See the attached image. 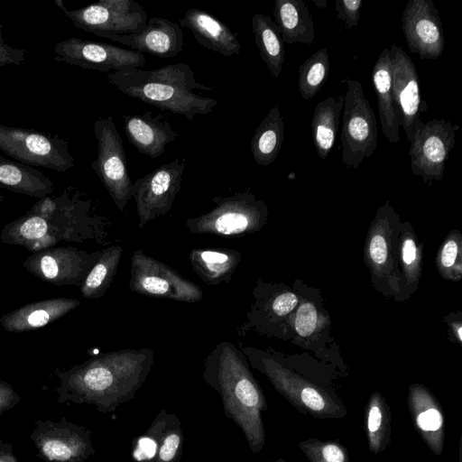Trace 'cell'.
<instances>
[{
	"mask_svg": "<svg viewBox=\"0 0 462 462\" xmlns=\"http://www.w3.org/2000/svg\"><path fill=\"white\" fill-rule=\"evenodd\" d=\"M106 38L126 45L137 52H146L159 59L177 56L184 44V35L180 24L156 16L150 17L139 32L110 34Z\"/></svg>",
	"mask_w": 462,
	"mask_h": 462,
	"instance_id": "obj_20",
	"label": "cell"
},
{
	"mask_svg": "<svg viewBox=\"0 0 462 462\" xmlns=\"http://www.w3.org/2000/svg\"><path fill=\"white\" fill-rule=\"evenodd\" d=\"M91 437L92 430L66 417L37 420L30 435L37 457L45 462H85L96 453Z\"/></svg>",
	"mask_w": 462,
	"mask_h": 462,
	"instance_id": "obj_13",
	"label": "cell"
},
{
	"mask_svg": "<svg viewBox=\"0 0 462 462\" xmlns=\"http://www.w3.org/2000/svg\"><path fill=\"white\" fill-rule=\"evenodd\" d=\"M80 304L77 299L63 297L35 301L3 315L0 325L12 333L35 330L56 321Z\"/></svg>",
	"mask_w": 462,
	"mask_h": 462,
	"instance_id": "obj_23",
	"label": "cell"
},
{
	"mask_svg": "<svg viewBox=\"0 0 462 462\" xmlns=\"http://www.w3.org/2000/svg\"><path fill=\"white\" fill-rule=\"evenodd\" d=\"M298 448L310 462H351L347 448L337 440L310 438L301 440Z\"/></svg>",
	"mask_w": 462,
	"mask_h": 462,
	"instance_id": "obj_35",
	"label": "cell"
},
{
	"mask_svg": "<svg viewBox=\"0 0 462 462\" xmlns=\"http://www.w3.org/2000/svg\"><path fill=\"white\" fill-rule=\"evenodd\" d=\"M458 254V247L456 241L449 240L448 241L442 249L441 252V263L444 267L448 268L452 266L457 259Z\"/></svg>",
	"mask_w": 462,
	"mask_h": 462,
	"instance_id": "obj_42",
	"label": "cell"
},
{
	"mask_svg": "<svg viewBox=\"0 0 462 462\" xmlns=\"http://www.w3.org/2000/svg\"><path fill=\"white\" fill-rule=\"evenodd\" d=\"M313 2H314V4H315L317 6L321 7V8L325 7V6H326V5H327V1H321V0H319V1H316V0H313Z\"/></svg>",
	"mask_w": 462,
	"mask_h": 462,
	"instance_id": "obj_45",
	"label": "cell"
},
{
	"mask_svg": "<svg viewBox=\"0 0 462 462\" xmlns=\"http://www.w3.org/2000/svg\"><path fill=\"white\" fill-rule=\"evenodd\" d=\"M0 188L42 199L54 190V184L41 171L0 155Z\"/></svg>",
	"mask_w": 462,
	"mask_h": 462,
	"instance_id": "obj_28",
	"label": "cell"
},
{
	"mask_svg": "<svg viewBox=\"0 0 462 462\" xmlns=\"http://www.w3.org/2000/svg\"><path fill=\"white\" fill-rule=\"evenodd\" d=\"M372 79L377 97L379 119L384 137L392 143L400 141V118L394 104L392 89L391 57L384 48L375 61Z\"/></svg>",
	"mask_w": 462,
	"mask_h": 462,
	"instance_id": "obj_25",
	"label": "cell"
},
{
	"mask_svg": "<svg viewBox=\"0 0 462 462\" xmlns=\"http://www.w3.org/2000/svg\"><path fill=\"white\" fill-rule=\"evenodd\" d=\"M298 298L292 292L287 291L274 297L269 306L273 314L278 317L290 313L297 305Z\"/></svg>",
	"mask_w": 462,
	"mask_h": 462,
	"instance_id": "obj_39",
	"label": "cell"
},
{
	"mask_svg": "<svg viewBox=\"0 0 462 462\" xmlns=\"http://www.w3.org/2000/svg\"><path fill=\"white\" fill-rule=\"evenodd\" d=\"M268 462H286V461L284 459H282V458H279L277 460L268 461Z\"/></svg>",
	"mask_w": 462,
	"mask_h": 462,
	"instance_id": "obj_47",
	"label": "cell"
},
{
	"mask_svg": "<svg viewBox=\"0 0 462 462\" xmlns=\"http://www.w3.org/2000/svg\"><path fill=\"white\" fill-rule=\"evenodd\" d=\"M345 96L328 97L318 103L310 128L313 143L320 159L325 160L334 146L343 111Z\"/></svg>",
	"mask_w": 462,
	"mask_h": 462,
	"instance_id": "obj_29",
	"label": "cell"
},
{
	"mask_svg": "<svg viewBox=\"0 0 462 462\" xmlns=\"http://www.w3.org/2000/svg\"><path fill=\"white\" fill-rule=\"evenodd\" d=\"M369 253L372 260L376 263H383L386 261L388 249L383 236L380 235L373 236L369 245Z\"/></svg>",
	"mask_w": 462,
	"mask_h": 462,
	"instance_id": "obj_41",
	"label": "cell"
},
{
	"mask_svg": "<svg viewBox=\"0 0 462 462\" xmlns=\"http://www.w3.org/2000/svg\"><path fill=\"white\" fill-rule=\"evenodd\" d=\"M106 76L123 94L190 121L196 115L211 113L218 104L217 99L193 91H212L213 88L198 82L191 68L182 62L151 70L134 69L128 72H109Z\"/></svg>",
	"mask_w": 462,
	"mask_h": 462,
	"instance_id": "obj_4",
	"label": "cell"
},
{
	"mask_svg": "<svg viewBox=\"0 0 462 462\" xmlns=\"http://www.w3.org/2000/svg\"><path fill=\"white\" fill-rule=\"evenodd\" d=\"M124 130L128 141L136 150L152 159L165 152L168 143L178 137L162 115L146 111L141 115H123Z\"/></svg>",
	"mask_w": 462,
	"mask_h": 462,
	"instance_id": "obj_22",
	"label": "cell"
},
{
	"mask_svg": "<svg viewBox=\"0 0 462 462\" xmlns=\"http://www.w3.org/2000/svg\"><path fill=\"white\" fill-rule=\"evenodd\" d=\"M54 3L76 28L103 38L139 32L148 20L146 11L134 0H99L73 10L66 8L62 0Z\"/></svg>",
	"mask_w": 462,
	"mask_h": 462,
	"instance_id": "obj_9",
	"label": "cell"
},
{
	"mask_svg": "<svg viewBox=\"0 0 462 462\" xmlns=\"http://www.w3.org/2000/svg\"><path fill=\"white\" fill-rule=\"evenodd\" d=\"M56 60L101 72H128L143 68L145 57L143 53L121 48L110 43L81 40L71 37L54 46Z\"/></svg>",
	"mask_w": 462,
	"mask_h": 462,
	"instance_id": "obj_14",
	"label": "cell"
},
{
	"mask_svg": "<svg viewBox=\"0 0 462 462\" xmlns=\"http://www.w3.org/2000/svg\"><path fill=\"white\" fill-rule=\"evenodd\" d=\"M0 150L18 162L64 172L74 165L69 143L59 135L0 124Z\"/></svg>",
	"mask_w": 462,
	"mask_h": 462,
	"instance_id": "obj_8",
	"label": "cell"
},
{
	"mask_svg": "<svg viewBox=\"0 0 462 462\" xmlns=\"http://www.w3.org/2000/svg\"><path fill=\"white\" fill-rule=\"evenodd\" d=\"M458 129L459 125L444 119L426 123L419 120L409 141L408 155L412 173L421 176L424 182L441 180Z\"/></svg>",
	"mask_w": 462,
	"mask_h": 462,
	"instance_id": "obj_12",
	"label": "cell"
},
{
	"mask_svg": "<svg viewBox=\"0 0 462 462\" xmlns=\"http://www.w3.org/2000/svg\"><path fill=\"white\" fill-rule=\"evenodd\" d=\"M392 414L390 407L380 392H374L365 407V429L368 449L377 455L391 443Z\"/></svg>",
	"mask_w": 462,
	"mask_h": 462,
	"instance_id": "obj_32",
	"label": "cell"
},
{
	"mask_svg": "<svg viewBox=\"0 0 462 462\" xmlns=\"http://www.w3.org/2000/svg\"><path fill=\"white\" fill-rule=\"evenodd\" d=\"M362 0H337L335 3L337 16L342 20L347 29L358 25Z\"/></svg>",
	"mask_w": 462,
	"mask_h": 462,
	"instance_id": "obj_37",
	"label": "cell"
},
{
	"mask_svg": "<svg viewBox=\"0 0 462 462\" xmlns=\"http://www.w3.org/2000/svg\"><path fill=\"white\" fill-rule=\"evenodd\" d=\"M185 160L174 159L163 163L133 183V196L138 216V226L165 216L180 189Z\"/></svg>",
	"mask_w": 462,
	"mask_h": 462,
	"instance_id": "obj_15",
	"label": "cell"
},
{
	"mask_svg": "<svg viewBox=\"0 0 462 462\" xmlns=\"http://www.w3.org/2000/svg\"><path fill=\"white\" fill-rule=\"evenodd\" d=\"M347 88L342 114L340 143L345 167L356 169L377 147V122L357 79H344Z\"/></svg>",
	"mask_w": 462,
	"mask_h": 462,
	"instance_id": "obj_6",
	"label": "cell"
},
{
	"mask_svg": "<svg viewBox=\"0 0 462 462\" xmlns=\"http://www.w3.org/2000/svg\"><path fill=\"white\" fill-rule=\"evenodd\" d=\"M184 433L179 417L161 410L143 435L133 439L132 456L137 462H180Z\"/></svg>",
	"mask_w": 462,
	"mask_h": 462,
	"instance_id": "obj_18",
	"label": "cell"
},
{
	"mask_svg": "<svg viewBox=\"0 0 462 462\" xmlns=\"http://www.w3.org/2000/svg\"><path fill=\"white\" fill-rule=\"evenodd\" d=\"M241 259V253L230 248H197L189 254L196 274L210 286L228 282Z\"/></svg>",
	"mask_w": 462,
	"mask_h": 462,
	"instance_id": "obj_26",
	"label": "cell"
},
{
	"mask_svg": "<svg viewBox=\"0 0 462 462\" xmlns=\"http://www.w3.org/2000/svg\"><path fill=\"white\" fill-rule=\"evenodd\" d=\"M389 51L394 104L400 125L409 142L414 125L420 120L421 98L419 76L415 64L402 47L393 43Z\"/></svg>",
	"mask_w": 462,
	"mask_h": 462,
	"instance_id": "obj_19",
	"label": "cell"
},
{
	"mask_svg": "<svg viewBox=\"0 0 462 462\" xmlns=\"http://www.w3.org/2000/svg\"><path fill=\"white\" fill-rule=\"evenodd\" d=\"M4 201V196L0 193V204Z\"/></svg>",
	"mask_w": 462,
	"mask_h": 462,
	"instance_id": "obj_48",
	"label": "cell"
},
{
	"mask_svg": "<svg viewBox=\"0 0 462 462\" xmlns=\"http://www.w3.org/2000/svg\"><path fill=\"white\" fill-rule=\"evenodd\" d=\"M240 350L300 413L321 420L343 419L347 414L346 407L335 393L292 375L259 350L249 346H242Z\"/></svg>",
	"mask_w": 462,
	"mask_h": 462,
	"instance_id": "obj_5",
	"label": "cell"
},
{
	"mask_svg": "<svg viewBox=\"0 0 462 462\" xmlns=\"http://www.w3.org/2000/svg\"><path fill=\"white\" fill-rule=\"evenodd\" d=\"M0 462H23L13 452V446L0 439Z\"/></svg>",
	"mask_w": 462,
	"mask_h": 462,
	"instance_id": "obj_44",
	"label": "cell"
},
{
	"mask_svg": "<svg viewBox=\"0 0 462 462\" xmlns=\"http://www.w3.org/2000/svg\"><path fill=\"white\" fill-rule=\"evenodd\" d=\"M130 273L129 288L135 293L189 303L203 298L199 285L141 249L131 257Z\"/></svg>",
	"mask_w": 462,
	"mask_h": 462,
	"instance_id": "obj_11",
	"label": "cell"
},
{
	"mask_svg": "<svg viewBox=\"0 0 462 462\" xmlns=\"http://www.w3.org/2000/svg\"><path fill=\"white\" fill-rule=\"evenodd\" d=\"M317 326V310L310 302L303 303L297 311L295 318V329L300 336L311 335Z\"/></svg>",
	"mask_w": 462,
	"mask_h": 462,
	"instance_id": "obj_36",
	"label": "cell"
},
{
	"mask_svg": "<svg viewBox=\"0 0 462 462\" xmlns=\"http://www.w3.org/2000/svg\"><path fill=\"white\" fill-rule=\"evenodd\" d=\"M407 404L419 436L434 455H442L445 420L439 401L424 385L414 383L409 387Z\"/></svg>",
	"mask_w": 462,
	"mask_h": 462,
	"instance_id": "obj_21",
	"label": "cell"
},
{
	"mask_svg": "<svg viewBox=\"0 0 462 462\" xmlns=\"http://www.w3.org/2000/svg\"><path fill=\"white\" fill-rule=\"evenodd\" d=\"M273 15L283 43L311 44L315 39L312 18L302 0H275Z\"/></svg>",
	"mask_w": 462,
	"mask_h": 462,
	"instance_id": "obj_27",
	"label": "cell"
},
{
	"mask_svg": "<svg viewBox=\"0 0 462 462\" xmlns=\"http://www.w3.org/2000/svg\"><path fill=\"white\" fill-rule=\"evenodd\" d=\"M180 26L189 29L196 41L208 50L226 57L240 52L241 43L237 33L206 11L189 9L180 20Z\"/></svg>",
	"mask_w": 462,
	"mask_h": 462,
	"instance_id": "obj_24",
	"label": "cell"
},
{
	"mask_svg": "<svg viewBox=\"0 0 462 462\" xmlns=\"http://www.w3.org/2000/svg\"><path fill=\"white\" fill-rule=\"evenodd\" d=\"M101 251L88 253L74 246L44 249L26 258L23 267L42 282L80 287Z\"/></svg>",
	"mask_w": 462,
	"mask_h": 462,
	"instance_id": "obj_16",
	"label": "cell"
},
{
	"mask_svg": "<svg viewBox=\"0 0 462 462\" xmlns=\"http://www.w3.org/2000/svg\"><path fill=\"white\" fill-rule=\"evenodd\" d=\"M330 69L327 48L314 52L299 67L298 85L304 100L312 98L326 82Z\"/></svg>",
	"mask_w": 462,
	"mask_h": 462,
	"instance_id": "obj_34",
	"label": "cell"
},
{
	"mask_svg": "<svg viewBox=\"0 0 462 462\" xmlns=\"http://www.w3.org/2000/svg\"><path fill=\"white\" fill-rule=\"evenodd\" d=\"M402 32L408 48L420 60H437L445 40L442 22L431 0H410L402 13Z\"/></svg>",
	"mask_w": 462,
	"mask_h": 462,
	"instance_id": "obj_17",
	"label": "cell"
},
{
	"mask_svg": "<svg viewBox=\"0 0 462 462\" xmlns=\"http://www.w3.org/2000/svg\"><path fill=\"white\" fill-rule=\"evenodd\" d=\"M461 329H462V328H461L460 327H459V328H458V329H457V337H458L459 340H461V339H462V337H461V336H462V334H461Z\"/></svg>",
	"mask_w": 462,
	"mask_h": 462,
	"instance_id": "obj_46",
	"label": "cell"
},
{
	"mask_svg": "<svg viewBox=\"0 0 462 462\" xmlns=\"http://www.w3.org/2000/svg\"><path fill=\"white\" fill-rule=\"evenodd\" d=\"M284 140V122L279 105H274L266 114L251 140V152L254 162L260 166L273 162Z\"/></svg>",
	"mask_w": 462,
	"mask_h": 462,
	"instance_id": "obj_30",
	"label": "cell"
},
{
	"mask_svg": "<svg viewBox=\"0 0 462 462\" xmlns=\"http://www.w3.org/2000/svg\"><path fill=\"white\" fill-rule=\"evenodd\" d=\"M202 377L219 394L225 415L241 429L251 451L259 453L265 443L262 413L268 404L246 356L231 342H219L204 359Z\"/></svg>",
	"mask_w": 462,
	"mask_h": 462,
	"instance_id": "obj_3",
	"label": "cell"
},
{
	"mask_svg": "<svg viewBox=\"0 0 462 462\" xmlns=\"http://www.w3.org/2000/svg\"><path fill=\"white\" fill-rule=\"evenodd\" d=\"M21 401V396L14 391L13 386L0 380V416L10 411Z\"/></svg>",
	"mask_w": 462,
	"mask_h": 462,
	"instance_id": "obj_40",
	"label": "cell"
},
{
	"mask_svg": "<svg viewBox=\"0 0 462 462\" xmlns=\"http://www.w3.org/2000/svg\"><path fill=\"white\" fill-rule=\"evenodd\" d=\"M212 201L216 206L210 211L186 219L189 233L239 237L255 231L265 214L263 203L248 191L216 196Z\"/></svg>",
	"mask_w": 462,
	"mask_h": 462,
	"instance_id": "obj_7",
	"label": "cell"
},
{
	"mask_svg": "<svg viewBox=\"0 0 462 462\" xmlns=\"http://www.w3.org/2000/svg\"><path fill=\"white\" fill-rule=\"evenodd\" d=\"M97 142V156L91 163L112 200L121 211L133 196V182L129 176L123 141L112 116L94 123Z\"/></svg>",
	"mask_w": 462,
	"mask_h": 462,
	"instance_id": "obj_10",
	"label": "cell"
},
{
	"mask_svg": "<svg viewBox=\"0 0 462 462\" xmlns=\"http://www.w3.org/2000/svg\"><path fill=\"white\" fill-rule=\"evenodd\" d=\"M109 224L92 210L90 199L66 189L58 197L40 199L23 216L5 225L0 240L32 253L54 247L61 241L91 240L106 245Z\"/></svg>",
	"mask_w": 462,
	"mask_h": 462,
	"instance_id": "obj_2",
	"label": "cell"
},
{
	"mask_svg": "<svg viewBox=\"0 0 462 462\" xmlns=\"http://www.w3.org/2000/svg\"><path fill=\"white\" fill-rule=\"evenodd\" d=\"M417 248L412 239H406L402 246V259L407 264H411L416 258Z\"/></svg>",
	"mask_w": 462,
	"mask_h": 462,
	"instance_id": "obj_43",
	"label": "cell"
},
{
	"mask_svg": "<svg viewBox=\"0 0 462 462\" xmlns=\"http://www.w3.org/2000/svg\"><path fill=\"white\" fill-rule=\"evenodd\" d=\"M252 29L261 59L271 75L278 78L282 70L285 50L277 24L271 16L255 14L252 18Z\"/></svg>",
	"mask_w": 462,
	"mask_h": 462,
	"instance_id": "obj_31",
	"label": "cell"
},
{
	"mask_svg": "<svg viewBox=\"0 0 462 462\" xmlns=\"http://www.w3.org/2000/svg\"><path fill=\"white\" fill-rule=\"evenodd\" d=\"M154 362L151 348H126L99 354L67 370H55L60 404L96 406L104 414L134 399Z\"/></svg>",
	"mask_w": 462,
	"mask_h": 462,
	"instance_id": "obj_1",
	"label": "cell"
},
{
	"mask_svg": "<svg viewBox=\"0 0 462 462\" xmlns=\"http://www.w3.org/2000/svg\"><path fill=\"white\" fill-rule=\"evenodd\" d=\"M1 31L0 23V67L23 64L25 60V50L17 49L6 43Z\"/></svg>",
	"mask_w": 462,
	"mask_h": 462,
	"instance_id": "obj_38",
	"label": "cell"
},
{
	"mask_svg": "<svg viewBox=\"0 0 462 462\" xmlns=\"http://www.w3.org/2000/svg\"><path fill=\"white\" fill-rule=\"evenodd\" d=\"M122 253L120 245H110L101 250L99 258L79 287L83 298L96 300L106 294L117 273Z\"/></svg>",
	"mask_w": 462,
	"mask_h": 462,
	"instance_id": "obj_33",
	"label": "cell"
}]
</instances>
